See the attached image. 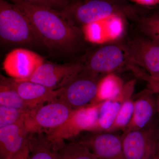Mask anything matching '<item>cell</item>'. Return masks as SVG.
<instances>
[{"label":"cell","instance_id":"obj_27","mask_svg":"<svg viewBox=\"0 0 159 159\" xmlns=\"http://www.w3.org/2000/svg\"><path fill=\"white\" fill-rule=\"evenodd\" d=\"M29 152H26V153L18 156L13 159H27L29 157Z\"/></svg>","mask_w":159,"mask_h":159},{"label":"cell","instance_id":"obj_32","mask_svg":"<svg viewBox=\"0 0 159 159\" xmlns=\"http://www.w3.org/2000/svg\"><path fill=\"white\" fill-rule=\"evenodd\" d=\"M29 159V156L28 157V158H27V159Z\"/></svg>","mask_w":159,"mask_h":159},{"label":"cell","instance_id":"obj_5","mask_svg":"<svg viewBox=\"0 0 159 159\" xmlns=\"http://www.w3.org/2000/svg\"><path fill=\"white\" fill-rule=\"evenodd\" d=\"M86 74L101 77L123 70H127L129 60L125 51L116 39L89 49L82 56Z\"/></svg>","mask_w":159,"mask_h":159},{"label":"cell","instance_id":"obj_15","mask_svg":"<svg viewBox=\"0 0 159 159\" xmlns=\"http://www.w3.org/2000/svg\"><path fill=\"white\" fill-rule=\"evenodd\" d=\"M131 122L123 132L145 128L158 117L156 95L146 88L137 95Z\"/></svg>","mask_w":159,"mask_h":159},{"label":"cell","instance_id":"obj_10","mask_svg":"<svg viewBox=\"0 0 159 159\" xmlns=\"http://www.w3.org/2000/svg\"><path fill=\"white\" fill-rule=\"evenodd\" d=\"M82 56L73 62L64 64L44 61L31 77L25 80L57 90L81 73L83 68Z\"/></svg>","mask_w":159,"mask_h":159},{"label":"cell","instance_id":"obj_21","mask_svg":"<svg viewBox=\"0 0 159 159\" xmlns=\"http://www.w3.org/2000/svg\"><path fill=\"white\" fill-rule=\"evenodd\" d=\"M60 159H99L82 142L78 141L58 147Z\"/></svg>","mask_w":159,"mask_h":159},{"label":"cell","instance_id":"obj_30","mask_svg":"<svg viewBox=\"0 0 159 159\" xmlns=\"http://www.w3.org/2000/svg\"><path fill=\"white\" fill-rule=\"evenodd\" d=\"M70 3H75L80 2L81 0H68Z\"/></svg>","mask_w":159,"mask_h":159},{"label":"cell","instance_id":"obj_20","mask_svg":"<svg viewBox=\"0 0 159 159\" xmlns=\"http://www.w3.org/2000/svg\"><path fill=\"white\" fill-rule=\"evenodd\" d=\"M124 84L120 77L114 74L102 77L99 84L98 99L99 103L118 96Z\"/></svg>","mask_w":159,"mask_h":159},{"label":"cell","instance_id":"obj_19","mask_svg":"<svg viewBox=\"0 0 159 159\" xmlns=\"http://www.w3.org/2000/svg\"><path fill=\"white\" fill-rule=\"evenodd\" d=\"M0 106L30 111L32 110L26 104L15 88L11 78L1 75Z\"/></svg>","mask_w":159,"mask_h":159},{"label":"cell","instance_id":"obj_16","mask_svg":"<svg viewBox=\"0 0 159 159\" xmlns=\"http://www.w3.org/2000/svg\"><path fill=\"white\" fill-rule=\"evenodd\" d=\"M135 83V80L128 81L124 84L118 96L99 103V116L95 132H107L109 130L123 103L128 98L132 97Z\"/></svg>","mask_w":159,"mask_h":159},{"label":"cell","instance_id":"obj_17","mask_svg":"<svg viewBox=\"0 0 159 159\" xmlns=\"http://www.w3.org/2000/svg\"><path fill=\"white\" fill-rule=\"evenodd\" d=\"M12 84L23 100L31 109L40 106L46 102L57 99L58 91L53 90L28 80L11 78Z\"/></svg>","mask_w":159,"mask_h":159},{"label":"cell","instance_id":"obj_3","mask_svg":"<svg viewBox=\"0 0 159 159\" xmlns=\"http://www.w3.org/2000/svg\"><path fill=\"white\" fill-rule=\"evenodd\" d=\"M126 23V27L116 39L125 51L129 62L152 76L158 77L159 44Z\"/></svg>","mask_w":159,"mask_h":159},{"label":"cell","instance_id":"obj_26","mask_svg":"<svg viewBox=\"0 0 159 159\" xmlns=\"http://www.w3.org/2000/svg\"><path fill=\"white\" fill-rule=\"evenodd\" d=\"M130 2L145 6H154L159 5V0H127Z\"/></svg>","mask_w":159,"mask_h":159},{"label":"cell","instance_id":"obj_29","mask_svg":"<svg viewBox=\"0 0 159 159\" xmlns=\"http://www.w3.org/2000/svg\"><path fill=\"white\" fill-rule=\"evenodd\" d=\"M156 95L157 104L158 118L159 121V94H156Z\"/></svg>","mask_w":159,"mask_h":159},{"label":"cell","instance_id":"obj_18","mask_svg":"<svg viewBox=\"0 0 159 159\" xmlns=\"http://www.w3.org/2000/svg\"><path fill=\"white\" fill-rule=\"evenodd\" d=\"M29 149V159H60L58 146L42 132L30 134Z\"/></svg>","mask_w":159,"mask_h":159},{"label":"cell","instance_id":"obj_25","mask_svg":"<svg viewBox=\"0 0 159 159\" xmlns=\"http://www.w3.org/2000/svg\"><path fill=\"white\" fill-rule=\"evenodd\" d=\"M24 2L46 8L56 10H63L69 4L68 0H22Z\"/></svg>","mask_w":159,"mask_h":159},{"label":"cell","instance_id":"obj_2","mask_svg":"<svg viewBox=\"0 0 159 159\" xmlns=\"http://www.w3.org/2000/svg\"><path fill=\"white\" fill-rule=\"evenodd\" d=\"M0 38L9 44L43 46L25 14L7 0H0Z\"/></svg>","mask_w":159,"mask_h":159},{"label":"cell","instance_id":"obj_4","mask_svg":"<svg viewBox=\"0 0 159 159\" xmlns=\"http://www.w3.org/2000/svg\"><path fill=\"white\" fill-rule=\"evenodd\" d=\"M129 3L127 0H81L70 3L61 11L69 20L82 29L109 18H124Z\"/></svg>","mask_w":159,"mask_h":159},{"label":"cell","instance_id":"obj_13","mask_svg":"<svg viewBox=\"0 0 159 159\" xmlns=\"http://www.w3.org/2000/svg\"><path fill=\"white\" fill-rule=\"evenodd\" d=\"M125 21L159 44V5L145 6L131 3Z\"/></svg>","mask_w":159,"mask_h":159},{"label":"cell","instance_id":"obj_28","mask_svg":"<svg viewBox=\"0 0 159 159\" xmlns=\"http://www.w3.org/2000/svg\"><path fill=\"white\" fill-rule=\"evenodd\" d=\"M159 159V143H158L157 145L156 149L155 152L154 154L153 159Z\"/></svg>","mask_w":159,"mask_h":159},{"label":"cell","instance_id":"obj_24","mask_svg":"<svg viewBox=\"0 0 159 159\" xmlns=\"http://www.w3.org/2000/svg\"><path fill=\"white\" fill-rule=\"evenodd\" d=\"M128 70L131 71L134 75L139 79L147 83V88L153 94H159V78L152 76L143 69L130 63Z\"/></svg>","mask_w":159,"mask_h":159},{"label":"cell","instance_id":"obj_6","mask_svg":"<svg viewBox=\"0 0 159 159\" xmlns=\"http://www.w3.org/2000/svg\"><path fill=\"white\" fill-rule=\"evenodd\" d=\"M102 78L81 71L62 87L57 89V99L74 111L97 105L99 103V84Z\"/></svg>","mask_w":159,"mask_h":159},{"label":"cell","instance_id":"obj_9","mask_svg":"<svg viewBox=\"0 0 159 159\" xmlns=\"http://www.w3.org/2000/svg\"><path fill=\"white\" fill-rule=\"evenodd\" d=\"M99 103L74 111L63 125L48 131L47 137L59 146L65 143V140L77 136L84 131L95 132L99 116Z\"/></svg>","mask_w":159,"mask_h":159},{"label":"cell","instance_id":"obj_22","mask_svg":"<svg viewBox=\"0 0 159 159\" xmlns=\"http://www.w3.org/2000/svg\"><path fill=\"white\" fill-rule=\"evenodd\" d=\"M134 110V100L132 97H129L123 103L113 124L107 132L112 133L119 130L125 131L131 122Z\"/></svg>","mask_w":159,"mask_h":159},{"label":"cell","instance_id":"obj_31","mask_svg":"<svg viewBox=\"0 0 159 159\" xmlns=\"http://www.w3.org/2000/svg\"><path fill=\"white\" fill-rule=\"evenodd\" d=\"M158 142L159 143V139H158Z\"/></svg>","mask_w":159,"mask_h":159},{"label":"cell","instance_id":"obj_11","mask_svg":"<svg viewBox=\"0 0 159 159\" xmlns=\"http://www.w3.org/2000/svg\"><path fill=\"white\" fill-rule=\"evenodd\" d=\"M25 120L0 128L1 159H13L29 151L30 133Z\"/></svg>","mask_w":159,"mask_h":159},{"label":"cell","instance_id":"obj_33","mask_svg":"<svg viewBox=\"0 0 159 159\" xmlns=\"http://www.w3.org/2000/svg\"><path fill=\"white\" fill-rule=\"evenodd\" d=\"M158 77V78H159V76H158V77Z\"/></svg>","mask_w":159,"mask_h":159},{"label":"cell","instance_id":"obj_14","mask_svg":"<svg viewBox=\"0 0 159 159\" xmlns=\"http://www.w3.org/2000/svg\"><path fill=\"white\" fill-rule=\"evenodd\" d=\"M82 142L99 159H125L123 153L122 136L111 132H97L82 139Z\"/></svg>","mask_w":159,"mask_h":159},{"label":"cell","instance_id":"obj_8","mask_svg":"<svg viewBox=\"0 0 159 159\" xmlns=\"http://www.w3.org/2000/svg\"><path fill=\"white\" fill-rule=\"evenodd\" d=\"M121 136L125 159H152L158 143V119L145 128L123 132Z\"/></svg>","mask_w":159,"mask_h":159},{"label":"cell","instance_id":"obj_12","mask_svg":"<svg viewBox=\"0 0 159 159\" xmlns=\"http://www.w3.org/2000/svg\"><path fill=\"white\" fill-rule=\"evenodd\" d=\"M44 61L43 58L35 52L26 49H15L6 55L3 68L13 79L25 80Z\"/></svg>","mask_w":159,"mask_h":159},{"label":"cell","instance_id":"obj_23","mask_svg":"<svg viewBox=\"0 0 159 159\" xmlns=\"http://www.w3.org/2000/svg\"><path fill=\"white\" fill-rule=\"evenodd\" d=\"M29 112L0 106V128L15 124L25 119Z\"/></svg>","mask_w":159,"mask_h":159},{"label":"cell","instance_id":"obj_7","mask_svg":"<svg viewBox=\"0 0 159 159\" xmlns=\"http://www.w3.org/2000/svg\"><path fill=\"white\" fill-rule=\"evenodd\" d=\"M74 111L57 99L30 111L25 119V124L30 133L52 130L66 122Z\"/></svg>","mask_w":159,"mask_h":159},{"label":"cell","instance_id":"obj_1","mask_svg":"<svg viewBox=\"0 0 159 159\" xmlns=\"http://www.w3.org/2000/svg\"><path fill=\"white\" fill-rule=\"evenodd\" d=\"M28 18L43 46L51 53L82 57L89 50L82 29L66 17L61 10L33 5L22 0H9Z\"/></svg>","mask_w":159,"mask_h":159}]
</instances>
